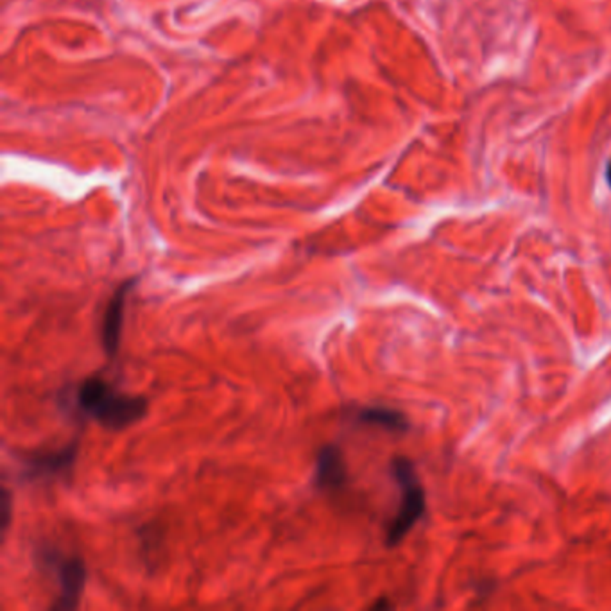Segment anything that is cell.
<instances>
[{
    "instance_id": "obj_5",
    "label": "cell",
    "mask_w": 611,
    "mask_h": 611,
    "mask_svg": "<svg viewBox=\"0 0 611 611\" xmlns=\"http://www.w3.org/2000/svg\"><path fill=\"white\" fill-rule=\"evenodd\" d=\"M137 285V278L124 280L108 300L102 320H100V345L108 358H115L120 349L122 329H124V310L131 289Z\"/></svg>"
},
{
    "instance_id": "obj_8",
    "label": "cell",
    "mask_w": 611,
    "mask_h": 611,
    "mask_svg": "<svg viewBox=\"0 0 611 611\" xmlns=\"http://www.w3.org/2000/svg\"><path fill=\"white\" fill-rule=\"evenodd\" d=\"M2 511H4V519H2V538H5L9 527H11V517H13V495L7 490V486L2 488Z\"/></svg>"
},
{
    "instance_id": "obj_3",
    "label": "cell",
    "mask_w": 611,
    "mask_h": 611,
    "mask_svg": "<svg viewBox=\"0 0 611 611\" xmlns=\"http://www.w3.org/2000/svg\"><path fill=\"white\" fill-rule=\"evenodd\" d=\"M40 567L53 572L60 594L51 605V610H76L83 599L87 585V563L78 554H65L54 547H42L36 552Z\"/></svg>"
},
{
    "instance_id": "obj_2",
    "label": "cell",
    "mask_w": 611,
    "mask_h": 611,
    "mask_svg": "<svg viewBox=\"0 0 611 611\" xmlns=\"http://www.w3.org/2000/svg\"><path fill=\"white\" fill-rule=\"evenodd\" d=\"M391 473L400 488V506L387 525L386 545L396 547L413 530L416 522L425 515V490L420 482L411 459L398 455L391 461Z\"/></svg>"
},
{
    "instance_id": "obj_9",
    "label": "cell",
    "mask_w": 611,
    "mask_h": 611,
    "mask_svg": "<svg viewBox=\"0 0 611 611\" xmlns=\"http://www.w3.org/2000/svg\"><path fill=\"white\" fill-rule=\"evenodd\" d=\"M389 606H391V605H389L386 599H380V601L375 603L371 608H373V610H380V608H389Z\"/></svg>"
},
{
    "instance_id": "obj_1",
    "label": "cell",
    "mask_w": 611,
    "mask_h": 611,
    "mask_svg": "<svg viewBox=\"0 0 611 611\" xmlns=\"http://www.w3.org/2000/svg\"><path fill=\"white\" fill-rule=\"evenodd\" d=\"M74 406L83 416L115 433L138 424L149 411L146 396L124 393L100 375L88 377L76 387Z\"/></svg>"
},
{
    "instance_id": "obj_7",
    "label": "cell",
    "mask_w": 611,
    "mask_h": 611,
    "mask_svg": "<svg viewBox=\"0 0 611 611\" xmlns=\"http://www.w3.org/2000/svg\"><path fill=\"white\" fill-rule=\"evenodd\" d=\"M353 420L362 425L369 427H378L389 433H407L409 431V420L407 416L391 407L384 406H368V407H358L353 413Z\"/></svg>"
},
{
    "instance_id": "obj_10",
    "label": "cell",
    "mask_w": 611,
    "mask_h": 611,
    "mask_svg": "<svg viewBox=\"0 0 611 611\" xmlns=\"http://www.w3.org/2000/svg\"><path fill=\"white\" fill-rule=\"evenodd\" d=\"M606 177H608V183L611 186V166H608V169H606Z\"/></svg>"
},
{
    "instance_id": "obj_6",
    "label": "cell",
    "mask_w": 611,
    "mask_h": 611,
    "mask_svg": "<svg viewBox=\"0 0 611 611\" xmlns=\"http://www.w3.org/2000/svg\"><path fill=\"white\" fill-rule=\"evenodd\" d=\"M316 488L325 493H339L348 484V466L345 452L339 444L329 443L316 453L314 470Z\"/></svg>"
},
{
    "instance_id": "obj_4",
    "label": "cell",
    "mask_w": 611,
    "mask_h": 611,
    "mask_svg": "<svg viewBox=\"0 0 611 611\" xmlns=\"http://www.w3.org/2000/svg\"><path fill=\"white\" fill-rule=\"evenodd\" d=\"M80 455V441L72 439L60 448L31 450L20 455V473L24 481L54 482L69 479Z\"/></svg>"
}]
</instances>
